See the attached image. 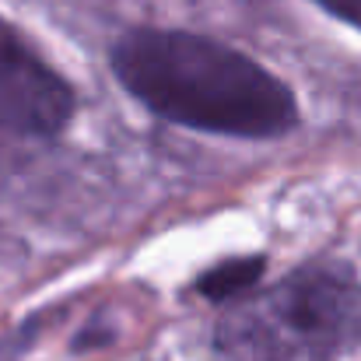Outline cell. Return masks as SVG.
<instances>
[{"label": "cell", "mask_w": 361, "mask_h": 361, "mask_svg": "<svg viewBox=\"0 0 361 361\" xmlns=\"http://www.w3.org/2000/svg\"><path fill=\"white\" fill-rule=\"evenodd\" d=\"M113 78L151 116L197 133L274 140L302 113L288 81L211 35L183 28H130L109 53Z\"/></svg>", "instance_id": "1"}, {"label": "cell", "mask_w": 361, "mask_h": 361, "mask_svg": "<svg viewBox=\"0 0 361 361\" xmlns=\"http://www.w3.org/2000/svg\"><path fill=\"white\" fill-rule=\"evenodd\" d=\"M312 4H319L326 14L341 18L344 25H351V28L361 32V0H312Z\"/></svg>", "instance_id": "5"}, {"label": "cell", "mask_w": 361, "mask_h": 361, "mask_svg": "<svg viewBox=\"0 0 361 361\" xmlns=\"http://www.w3.org/2000/svg\"><path fill=\"white\" fill-rule=\"evenodd\" d=\"M361 344V281L316 259L225 309L214 348L225 361H341Z\"/></svg>", "instance_id": "2"}, {"label": "cell", "mask_w": 361, "mask_h": 361, "mask_svg": "<svg viewBox=\"0 0 361 361\" xmlns=\"http://www.w3.org/2000/svg\"><path fill=\"white\" fill-rule=\"evenodd\" d=\"M78 113L74 85L0 18V133L53 140Z\"/></svg>", "instance_id": "3"}, {"label": "cell", "mask_w": 361, "mask_h": 361, "mask_svg": "<svg viewBox=\"0 0 361 361\" xmlns=\"http://www.w3.org/2000/svg\"><path fill=\"white\" fill-rule=\"evenodd\" d=\"M267 256L263 252H242V256H228L214 267H207L200 277H197V295L214 302V305H232L239 302L242 295L256 291V284L263 281L267 274Z\"/></svg>", "instance_id": "4"}]
</instances>
